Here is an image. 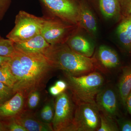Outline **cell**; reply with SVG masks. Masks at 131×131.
<instances>
[{"label":"cell","mask_w":131,"mask_h":131,"mask_svg":"<svg viewBox=\"0 0 131 131\" xmlns=\"http://www.w3.org/2000/svg\"><path fill=\"white\" fill-rule=\"evenodd\" d=\"M80 25L94 38L96 36L98 30L97 22L92 6L88 0H80Z\"/></svg>","instance_id":"obj_11"},{"label":"cell","mask_w":131,"mask_h":131,"mask_svg":"<svg viewBox=\"0 0 131 131\" xmlns=\"http://www.w3.org/2000/svg\"><path fill=\"white\" fill-rule=\"evenodd\" d=\"M55 85L61 90L62 93L68 89V83L63 80H59L57 81L55 83Z\"/></svg>","instance_id":"obj_29"},{"label":"cell","mask_w":131,"mask_h":131,"mask_svg":"<svg viewBox=\"0 0 131 131\" xmlns=\"http://www.w3.org/2000/svg\"><path fill=\"white\" fill-rule=\"evenodd\" d=\"M54 106L50 103H47L43 107L40 112V116L42 121L51 123L54 118Z\"/></svg>","instance_id":"obj_22"},{"label":"cell","mask_w":131,"mask_h":131,"mask_svg":"<svg viewBox=\"0 0 131 131\" xmlns=\"http://www.w3.org/2000/svg\"><path fill=\"white\" fill-rule=\"evenodd\" d=\"M81 30L80 26L69 24L51 14L42 17L40 34L50 45L66 43L71 36Z\"/></svg>","instance_id":"obj_4"},{"label":"cell","mask_w":131,"mask_h":131,"mask_svg":"<svg viewBox=\"0 0 131 131\" xmlns=\"http://www.w3.org/2000/svg\"><path fill=\"white\" fill-rule=\"evenodd\" d=\"M45 56L55 70L74 76L87 74L96 70L94 57L84 56L73 51L66 43L51 45Z\"/></svg>","instance_id":"obj_2"},{"label":"cell","mask_w":131,"mask_h":131,"mask_svg":"<svg viewBox=\"0 0 131 131\" xmlns=\"http://www.w3.org/2000/svg\"><path fill=\"white\" fill-rule=\"evenodd\" d=\"M119 130L122 131H131V120L125 119L117 120Z\"/></svg>","instance_id":"obj_27"},{"label":"cell","mask_w":131,"mask_h":131,"mask_svg":"<svg viewBox=\"0 0 131 131\" xmlns=\"http://www.w3.org/2000/svg\"><path fill=\"white\" fill-rule=\"evenodd\" d=\"M39 1L50 14L69 24L80 26V0Z\"/></svg>","instance_id":"obj_8"},{"label":"cell","mask_w":131,"mask_h":131,"mask_svg":"<svg viewBox=\"0 0 131 131\" xmlns=\"http://www.w3.org/2000/svg\"><path fill=\"white\" fill-rule=\"evenodd\" d=\"M10 59H11V57H9L0 56V66L7 63L9 62Z\"/></svg>","instance_id":"obj_32"},{"label":"cell","mask_w":131,"mask_h":131,"mask_svg":"<svg viewBox=\"0 0 131 131\" xmlns=\"http://www.w3.org/2000/svg\"><path fill=\"white\" fill-rule=\"evenodd\" d=\"M125 107L127 112L131 115V91L127 98Z\"/></svg>","instance_id":"obj_31"},{"label":"cell","mask_w":131,"mask_h":131,"mask_svg":"<svg viewBox=\"0 0 131 131\" xmlns=\"http://www.w3.org/2000/svg\"><path fill=\"white\" fill-rule=\"evenodd\" d=\"M8 64L15 78L14 92L21 94L26 99L32 92L44 89L55 70L42 54H27L16 51Z\"/></svg>","instance_id":"obj_1"},{"label":"cell","mask_w":131,"mask_h":131,"mask_svg":"<svg viewBox=\"0 0 131 131\" xmlns=\"http://www.w3.org/2000/svg\"><path fill=\"white\" fill-rule=\"evenodd\" d=\"M42 17L20 11L15 18V26L6 37L14 42H24L40 34Z\"/></svg>","instance_id":"obj_6"},{"label":"cell","mask_w":131,"mask_h":131,"mask_svg":"<svg viewBox=\"0 0 131 131\" xmlns=\"http://www.w3.org/2000/svg\"><path fill=\"white\" fill-rule=\"evenodd\" d=\"M105 19L120 20L122 18L119 0H88Z\"/></svg>","instance_id":"obj_13"},{"label":"cell","mask_w":131,"mask_h":131,"mask_svg":"<svg viewBox=\"0 0 131 131\" xmlns=\"http://www.w3.org/2000/svg\"><path fill=\"white\" fill-rule=\"evenodd\" d=\"M95 102L99 112L114 119L118 116V98L113 89H102L96 95Z\"/></svg>","instance_id":"obj_9"},{"label":"cell","mask_w":131,"mask_h":131,"mask_svg":"<svg viewBox=\"0 0 131 131\" xmlns=\"http://www.w3.org/2000/svg\"><path fill=\"white\" fill-rule=\"evenodd\" d=\"M9 121L6 125H3L6 130L10 131H27L24 127L16 122L14 118H11Z\"/></svg>","instance_id":"obj_25"},{"label":"cell","mask_w":131,"mask_h":131,"mask_svg":"<svg viewBox=\"0 0 131 131\" xmlns=\"http://www.w3.org/2000/svg\"><path fill=\"white\" fill-rule=\"evenodd\" d=\"M49 92L52 95L54 96H57L62 92L55 85L51 86L49 89Z\"/></svg>","instance_id":"obj_30"},{"label":"cell","mask_w":131,"mask_h":131,"mask_svg":"<svg viewBox=\"0 0 131 131\" xmlns=\"http://www.w3.org/2000/svg\"><path fill=\"white\" fill-rule=\"evenodd\" d=\"M100 125L98 131H118L119 128L114 119L103 113H100Z\"/></svg>","instance_id":"obj_19"},{"label":"cell","mask_w":131,"mask_h":131,"mask_svg":"<svg viewBox=\"0 0 131 131\" xmlns=\"http://www.w3.org/2000/svg\"><path fill=\"white\" fill-rule=\"evenodd\" d=\"M14 45L16 51L27 54H43L51 45L40 34L24 42H14Z\"/></svg>","instance_id":"obj_14"},{"label":"cell","mask_w":131,"mask_h":131,"mask_svg":"<svg viewBox=\"0 0 131 131\" xmlns=\"http://www.w3.org/2000/svg\"><path fill=\"white\" fill-rule=\"evenodd\" d=\"M1 38V35H0V38Z\"/></svg>","instance_id":"obj_34"},{"label":"cell","mask_w":131,"mask_h":131,"mask_svg":"<svg viewBox=\"0 0 131 131\" xmlns=\"http://www.w3.org/2000/svg\"><path fill=\"white\" fill-rule=\"evenodd\" d=\"M40 91H35L31 93L27 98V105L28 110H31L37 107L40 100Z\"/></svg>","instance_id":"obj_24"},{"label":"cell","mask_w":131,"mask_h":131,"mask_svg":"<svg viewBox=\"0 0 131 131\" xmlns=\"http://www.w3.org/2000/svg\"><path fill=\"white\" fill-rule=\"evenodd\" d=\"M6 130V129L4 127L3 124L2 123L0 122V131Z\"/></svg>","instance_id":"obj_33"},{"label":"cell","mask_w":131,"mask_h":131,"mask_svg":"<svg viewBox=\"0 0 131 131\" xmlns=\"http://www.w3.org/2000/svg\"><path fill=\"white\" fill-rule=\"evenodd\" d=\"M81 30L71 36L66 43L71 49L78 54L91 57L94 52V46L86 38L80 34Z\"/></svg>","instance_id":"obj_15"},{"label":"cell","mask_w":131,"mask_h":131,"mask_svg":"<svg viewBox=\"0 0 131 131\" xmlns=\"http://www.w3.org/2000/svg\"><path fill=\"white\" fill-rule=\"evenodd\" d=\"M118 88L121 101L125 107L127 98L131 91V64L122 68Z\"/></svg>","instance_id":"obj_18"},{"label":"cell","mask_w":131,"mask_h":131,"mask_svg":"<svg viewBox=\"0 0 131 131\" xmlns=\"http://www.w3.org/2000/svg\"><path fill=\"white\" fill-rule=\"evenodd\" d=\"M15 94L12 88L0 82V105L7 101Z\"/></svg>","instance_id":"obj_23"},{"label":"cell","mask_w":131,"mask_h":131,"mask_svg":"<svg viewBox=\"0 0 131 131\" xmlns=\"http://www.w3.org/2000/svg\"><path fill=\"white\" fill-rule=\"evenodd\" d=\"M26 100L21 94L16 93L11 99L0 105V116L14 118L25 109Z\"/></svg>","instance_id":"obj_16"},{"label":"cell","mask_w":131,"mask_h":131,"mask_svg":"<svg viewBox=\"0 0 131 131\" xmlns=\"http://www.w3.org/2000/svg\"><path fill=\"white\" fill-rule=\"evenodd\" d=\"M14 42L10 39L0 38V56L12 57L15 54Z\"/></svg>","instance_id":"obj_21"},{"label":"cell","mask_w":131,"mask_h":131,"mask_svg":"<svg viewBox=\"0 0 131 131\" xmlns=\"http://www.w3.org/2000/svg\"><path fill=\"white\" fill-rule=\"evenodd\" d=\"M93 56L96 60V70L104 73H110L120 64L117 52L106 46H100Z\"/></svg>","instance_id":"obj_10"},{"label":"cell","mask_w":131,"mask_h":131,"mask_svg":"<svg viewBox=\"0 0 131 131\" xmlns=\"http://www.w3.org/2000/svg\"><path fill=\"white\" fill-rule=\"evenodd\" d=\"M119 1L122 18L131 14V0H119Z\"/></svg>","instance_id":"obj_26"},{"label":"cell","mask_w":131,"mask_h":131,"mask_svg":"<svg viewBox=\"0 0 131 131\" xmlns=\"http://www.w3.org/2000/svg\"><path fill=\"white\" fill-rule=\"evenodd\" d=\"M75 107L70 92L66 90L57 96L54 118L51 123L53 131H66L72 122Z\"/></svg>","instance_id":"obj_7"},{"label":"cell","mask_w":131,"mask_h":131,"mask_svg":"<svg viewBox=\"0 0 131 131\" xmlns=\"http://www.w3.org/2000/svg\"><path fill=\"white\" fill-rule=\"evenodd\" d=\"M8 62L0 66V82L13 88L15 83V78L11 71Z\"/></svg>","instance_id":"obj_20"},{"label":"cell","mask_w":131,"mask_h":131,"mask_svg":"<svg viewBox=\"0 0 131 131\" xmlns=\"http://www.w3.org/2000/svg\"><path fill=\"white\" fill-rule=\"evenodd\" d=\"M68 89L74 100L96 104L95 98L102 89L104 79L96 71L84 75L74 76L65 73Z\"/></svg>","instance_id":"obj_3"},{"label":"cell","mask_w":131,"mask_h":131,"mask_svg":"<svg viewBox=\"0 0 131 131\" xmlns=\"http://www.w3.org/2000/svg\"><path fill=\"white\" fill-rule=\"evenodd\" d=\"M74 101L76 107L74 118L66 131H98L100 119L96 104Z\"/></svg>","instance_id":"obj_5"},{"label":"cell","mask_w":131,"mask_h":131,"mask_svg":"<svg viewBox=\"0 0 131 131\" xmlns=\"http://www.w3.org/2000/svg\"><path fill=\"white\" fill-rule=\"evenodd\" d=\"M117 34L124 49L131 54V14L121 19L117 27Z\"/></svg>","instance_id":"obj_17"},{"label":"cell","mask_w":131,"mask_h":131,"mask_svg":"<svg viewBox=\"0 0 131 131\" xmlns=\"http://www.w3.org/2000/svg\"><path fill=\"white\" fill-rule=\"evenodd\" d=\"M11 2L12 0H0V20L4 17Z\"/></svg>","instance_id":"obj_28"},{"label":"cell","mask_w":131,"mask_h":131,"mask_svg":"<svg viewBox=\"0 0 131 131\" xmlns=\"http://www.w3.org/2000/svg\"><path fill=\"white\" fill-rule=\"evenodd\" d=\"M14 118L27 131H53L51 123L39 120L29 110L25 108Z\"/></svg>","instance_id":"obj_12"}]
</instances>
